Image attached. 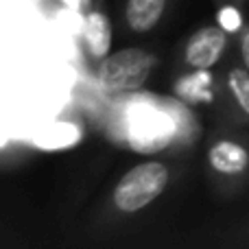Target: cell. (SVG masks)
<instances>
[{
    "label": "cell",
    "mask_w": 249,
    "mask_h": 249,
    "mask_svg": "<svg viewBox=\"0 0 249 249\" xmlns=\"http://www.w3.org/2000/svg\"><path fill=\"white\" fill-rule=\"evenodd\" d=\"M86 44L92 57H107L109 46H112V24H109L107 16L103 13H90L86 20Z\"/></svg>",
    "instance_id": "8992f818"
},
{
    "label": "cell",
    "mask_w": 249,
    "mask_h": 249,
    "mask_svg": "<svg viewBox=\"0 0 249 249\" xmlns=\"http://www.w3.org/2000/svg\"><path fill=\"white\" fill-rule=\"evenodd\" d=\"M151 68H153V57L149 53L140 48H124L105 57L99 68V79L107 90L129 92L138 90L146 81Z\"/></svg>",
    "instance_id": "3957f363"
},
{
    "label": "cell",
    "mask_w": 249,
    "mask_h": 249,
    "mask_svg": "<svg viewBox=\"0 0 249 249\" xmlns=\"http://www.w3.org/2000/svg\"><path fill=\"white\" fill-rule=\"evenodd\" d=\"M219 24L223 26L228 33H232V31H238V29H241V24H243L241 13H238L234 7L221 9V11H219Z\"/></svg>",
    "instance_id": "8fae6325"
},
{
    "label": "cell",
    "mask_w": 249,
    "mask_h": 249,
    "mask_svg": "<svg viewBox=\"0 0 249 249\" xmlns=\"http://www.w3.org/2000/svg\"><path fill=\"white\" fill-rule=\"evenodd\" d=\"M66 7H70L72 11H86L90 7V0H61Z\"/></svg>",
    "instance_id": "4fadbf2b"
},
{
    "label": "cell",
    "mask_w": 249,
    "mask_h": 249,
    "mask_svg": "<svg viewBox=\"0 0 249 249\" xmlns=\"http://www.w3.org/2000/svg\"><path fill=\"white\" fill-rule=\"evenodd\" d=\"M212 77L208 70H197L193 74H186L175 83V94L179 99L188 101V103H206L212 101V90H210Z\"/></svg>",
    "instance_id": "ba28073f"
},
{
    "label": "cell",
    "mask_w": 249,
    "mask_h": 249,
    "mask_svg": "<svg viewBox=\"0 0 249 249\" xmlns=\"http://www.w3.org/2000/svg\"><path fill=\"white\" fill-rule=\"evenodd\" d=\"M212 171L228 179H243L249 173V144L243 140H216L208 151Z\"/></svg>",
    "instance_id": "5b68a950"
},
{
    "label": "cell",
    "mask_w": 249,
    "mask_h": 249,
    "mask_svg": "<svg viewBox=\"0 0 249 249\" xmlns=\"http://www.w3.org/2000/svg\"><path fill=\"white\" fill-rule=\"evenodd\" d=\"M241 61H243V66L249 70V26L243 31V35H241Z\"/></svg>",
    "instance_id": "7c38bea8"
},
{
    "label": "cell",
    "mask_w": 249,
    "mask_h": 249,
    "mask_svg": "<svg viewBox=\"0 0 249 249\" xmlns=\"http://www.w3.org/2000/svg\"><path fill=\"white\" fill-rule=\"evenodd\" d=\"M228 31L223 26H203L188 39L184 51V59L195 70H208L221 59L228 46Z\"/></svg>",
    "instance_id": "277c9868"
},
{
    "label": "cell",
    "mask_w": 249,
    "mask_h": 249,
    "mask_svg": "<svg viewBox=\"0 0 249 249\" xmlns=\"http://www.w3.org/2000/svg\"><path fill=\"white\" fill-rule=\"evenodd\" d=\"M225 86L232 96L236 109L249 118V70L245 66H234L225 74Z\"/></svg>",
    "instance_id": "9c48e42d"
},
{
    "label": "cell",
    "mask_w": 249,
    "mask_h": 249,
    "mask_svg": "<svg viewBox=\"0 0 249 249\" xmlns=\"http://www.w3.org/2000/svg\"><path fill=\"white\" fill-rule=\"evenodd\" d=\"M166 0H129L127 2V22L133 31H144L153 29L155 22L160 20L164 11Z\"/></svg>",
    "instance_id": "52a82bcc"
},
{
    "label": "cell",
    "mask_w": 249,
    "mask_h": 249,
    "mask_svg": "<svg viewBox=\"0 0 249 249\" xmlns=\"http://www.w3.org/2000/svg\"><path fill=\"white\" fill-rule=\"evenodd\" d=\"M175 123L171 114L149 103H138L127 114V138L131 149L140 153H153L171 142Z\"/></svg>",
    "instance_id": "6da1fadb"
},
{
    "label": "cell",
    "mask_w": 249,
    "mask_h": 249,
    "mask_svg": "<svg viewBox=\"0 0 249 249\" xmlns=\"http://www.w3.org/2000/svg\"><path fill=\"white\" fill-rule=\"evenodd\" d=\"M168 181V171L160 162H146L131 168L114 190V203L123 212H136L160 197Z\"/></svg>",
    "instance_id": "7a4b0ae2"
},
{
    "label": "cell",
    "mask_w": 249,
    "mask_h": 249,
    "mask_svg": "<svg viewBox=\"0 0 249 249\" xmlns=\"http://www.w3.org/2000/svg\"><path fill=\"white\" fill-rule=\"evenodd\" d=\"M79 140V131L72 124H55L51 131H46L44 136H39V146H72Z\"/></svg>",
    "instance_id": "30bf717a"
}]
</instances>
